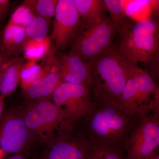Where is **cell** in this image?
<instances>
[{"label": "cell", "instance_id": "8", "mask_svg": "<svg viewBox=\"0 0 159 159\" xmlns=\"http://www.w3.org/2000/svg\"><path fill=\"white\" fill-rule=\"evenodd\" d=\"M159 115L140 119L124 144L126 159H145L159 146Z\"/></svg>", "mask_w": 159, "mask_h": 159}, {"label": "cell", "instance_id": "18", "mask_svg": "<svg viewBox=\"0 0 159 159\" xmlns=\"http://www.w3.org/2000/svg\"><path fill=\"white\" fill-rule=\"evenodd\" d=\"M51 44V37L48 36L41 41H28L24 45L23 57L27 61L37 62L46 57Z\"/></svg>", "mask_w": 159, "mask_h": 159}, {"label": "cell", "instance_id": "3", "mask_svg": "<svg viewBox=\"0 0 159 159\" xmlns=\"http://www.w3.org/2000/svg\"><path fill=\"white\" fill-rule=\"evenodd\" d=\"M120 103L139 120L151 114L159 115L158 85L147 70L134 66Z\"/></svg>", "mask_w": 159, "mask_h": 159}, {"label": "cell", "instance_id": "19", "mask_svg": "<svg viewBox=\"0 0 159 159\" xmlns=\"http://www.w3.org/2000/svg\"><path fill=\"white\" fill-rule=\"evenodd\" d=\"M43 71L42 64H38L34 61H27L22 70L20 80L23 92L39 79Z\"/></svg>", "mask_w": 159, "mask_h": 159}, {"label": "cell", "instance_id": "25", "mask_svg": "<svg viewBox=\"0 0 159 159\" xmlns=\"http://www.w3.org/2000/svg\"><path fill=\"white\" fill-rule=\"evenodd\" d=\"M87 159H103L91 145L90 152Z\"/></svg>", "mask_w": 159, "mask_h": 159}, {"label": "cell", "instance_id": "21", "mask_svg": "<svg viewBox=\"0 0 159 159\" xmlns=\"http://www.w3.org/2000/svg\"><path fill=\"white\" fill-rule=\"evenodd\" d=\"M34 10L36 16L44 19L51 23L54 18L58 0H26Z\"/></svg>", "mask_w": 159, "mask_h": 159}, {"label": "cell", "instance_id": "1", "mask_svg": "<svg viewBox=\"0 0 159 159\" xmlns=\"http://www.w3.org/2000/svg\"><path fill=\"white\" fill-rule=\"evenodd\" d=\"M94 104L84 118L83 136L92 145H106L124 151V144L139 121L121 103L102 93L95 94Z\"/></svg>", "mask_w": 159, "mask_h": 159}, {"label": "cell", "instance_id": "17", "mask_svg": "<svg viewBox=\"0 0 159 159\" xmlns=\"http://www.w3.org/2000/svg\"><path fill=\"white\" fill-rule=\"evenodd\" d=\"M103 2L110 14V17L116 26L118 33H122L131 27L134 23L129 20L125 13L123 1L104 0Z\"/></svg>", "mask_w": 159, "mask_h": 159}, {"label": "cell", "instance_id": "22", "mask_svg": "<svg viewBox=\"0 0 159 159\" xmlns=\"http://www.w3.org/2000/svg\"><path fill=\"white\" fill-rule=\"evenodd\" d=\"M35 16L34 10L25 0L16 9L8 22L26 28Z\"/></svg>", "mask_w": 159, "mask_h": 159}, {"label": "cell", "instance_id": "15", "mask_svg": "<svg viewBox=\"0 0 159 159\" xmlns=\"http://www.w3.org/2000/svg\"><path fill=\"white\" fill-rule=\"evenodd\" d=\"M74 2L81 21L80 32L89 30L107 17L105 13L107 9L103 1L74 0Z\"/></svg>", "mask_w": 159, "mask_h": 159}, {"label": "cell", "instance_id": "5", "mask_svg": "<svg viewBox=\"0 0 159 159\" xmlns=\"http://www.w3.org/2000/svg\"><path fill=\"white\" fill-rule=\"evenodd\" d=\"M119 34L117 46L133 64L147 63L158 51V24L152 18L136 21Z\"/></svg>", "mask_w": 159, "mask_h": 159}, {"label": "cell", "instance_id": "28", "mask_svg": "<svg viewBox=\"0 0 159 159\" xmlns=\"http://www.w3.org/2000/svg\"><path fill=\"white\" fill-rule=\"evenodd\" d=\"M4 98L0 96V119L2 115L3 108H4Z\"/></svg>", "mask_w": 159, "mask_h": 159}, {"label": "cell", "instance_id": "26", "mask_svg": "<svg viewBox=\"0 0 159 159\" xmlns=\"http://www.w3.org/2000/svg\"><path fill=\"white\" fill-rule=\"evenodd\" d=\"M8 159H27L24 154L21 152L14 154Z\"/></svg>", "mask_w": 159, "mask_h": 159}, {"label": "cell", "instance_id": "23", "mask_svg": "<svg viewBox=\"0 0 159 159\" xmlns=\"http://www.w3.org/2000/svg\"><path fill=\"white\" fill-rule=\"evenodd\" d=\"M92 145L103 159H126L123 152L117 148L106 145Z\"/></svg>", "mask_w": 159, "mask_h": 159}, {"label": "cell", "instance_id": "13", "mask_svg": "<svg viewBox=\"0 0 159 159\" xmlns=\"http://www.w3.org/2000/svg\"><path fill=\"white\" fill-rule=\"evenodd\" d=\"M56 58L61 82L82 84L92 88L93 82L92 63L86 62L71 52L60 53Z\"/></svg>", "mask_w": 159, "mask_h": 159}, {"label": "cell", "instance_id": "7", "mask_svg": "<svg viewBox=\"0 0 159 159\" xmlns=\"http://www.w3.org/2000/svg\"><path fill=\"white\" fill-rule=\"evenodd\" d=\"M117 33L116 26L107 16L91 29L81 31L72 44L70 52L86 62L92 63L110 48Z\"/></svg>", "mask_w": 159, "mask_h": 159}, {"label": "cell", "instance_id": "14", "mask_svg": "<svg viewBox=\"0 0 159 159\" xmlns=\"http://www.w3.org/2000/svg\"><path fill=\"white\" fill-rule=\"evenodd\" d=\"M27 61L20 56L9 57L0 69V96L5 99L17 88L23 67Z\"/></svg>", "mask_w": 159, "mask_h": 159}, {"label": "cell", "instance_id": "11", "mask_svg": "<svg viewBox=\"0 0 159 159\" xmlns=\"http://www.w3.org/2000/svg\"><path fill=\"white\" fill-rule=\"evenodd\" d=\"M56 53V50L51 45L48 54L43 59L41 77L23 92L24 97L28 101L52 100L54 91L61 83Z\"/></svg>", "mask_w": 159, "mask_h": 159}, {"label": "cell", "instance_id": "2", "mask_svg": "<svg viewBox=\"0 0 159 159\" xmlns=\"http://www.w3.org/2000/svg\"><path fill=\"white\" fill-rule=\"evenodd\" d=\"M92 63L94 94L102 93L120 103L122 92L135 65L114 43Z\"/></svg>", "mask_w": 159, "mask_h": 159}, {"label": "cell", "instance_id": "27", "mask_svg": "<svg viewBox=\"0 0 159 159\" xmlns=\"http://www.w3.org/2000/svg\"><path fill=\"white\" fill-rule=\"evenodd\" d=\"M145 159H159V155L157 150L155 151Z\"/></svg>", "mask_w": 159, "mask_h": 159}, {"label": "cell", "instance_id": "24", "mask_svg": "<svg viewBox=\"0 0 159 159\" xmlns=\"http://www.w3.org/2000/svg\"><path fill=\"white\" fill-rule=\"evenodd\" d=\"M2 42L1 31H0V69L4 62L9 58Z\"/></svg>", "mask_w": 159, "mask_h": 159}, {"label": "cell", "instance_id": "9", "mask_svg": "<svg viewBox=\"0 0 159 159\" xmlns=\"http://www.w3.org/2000/svg\"><path fill=\"white\" fill-rule=\"evenodd\" d=\"M80 30L81 21L74 0H58L51 37L56 52L73 44Z\"/></svg>", "mask_w": 159, "mask_h": 159}, {"label": "cell", "instance_id": "20", "mask_svg": "<svg viewBox=\"0 0 159 159\" xmlns=\"http://www.w3.org/2000/svg\"><path fill=\"white\" fill-rule=\"evenodd\" d=\"M50 25L44 19L35 16L25 28V43L28 41H41L45 39L48 37Z\"/></svg>", "mask_w": 159, "mask_h": 159}, {"label": "cell", "instance_id": "16", "mask_svg": "<svg viewBox=\"0 0 159 159\" xmlns=\"http://www.w3.org/2000/svg\"><path fill=\"white\" fill-rule=\"evenodd\" d=\"M2 42L9 57L20 56L25 43V28L8 22L1 31Z\"/></svg>", "mask_w": 159, "mask_h": 159}, {"label": "cell", "instance_id": "10", "mask_svg": "<svg viewBox=\"0 0 159 159\" xmlns=\"http://www.w3.org/2000/svg\"><path fill=\"white\" fill-rule=\"evenodd\" d=\"M31 140L22 111L13 110L3 117L0 123V148L6 153L21 152Z\"/></svg>", "mask_w": 159, "mask_h": 159}, {"label": "cell", "instance_id": "12", "mask_svg": "<svg viewBox=\"0 0 159 159\" xmlns=\"http://www.w3.org/2000/svg\"><path fill=\"white\" fill-rule=\"evenodd\" d=\"M45 145L40 159H87L91 148L82 134L76 136L73 131L65 133Z\"/></svg>", "mask_w": 159, "mask_h": 159}, {"label": "cell", "instance_id": "6", "mask_svg": "<svg viewBox=\"0 0 159 159\" xmlns=\"http://www.w3.org/2000/svg\"><path fill=\"white\" fill-rule=\"evenodd\" d=\"M90 92L86 86L63 82L54 91L52 102L70 130H73L76 122L84 119L92 110L94 101Z\"/></svg>", "mask_w": 159, "mask_h": 159}, {"label": "cell", "instance_id": "29", "mask_svg": "<svg viewBox=\"0 0 159 159\" xmlns=\"http://www.w3.org/2000/svg\"><path fill=\"white\" fill-rule=\"evenodd\" d=\"M6 16V14L3 12V11L0 9V22L2 20L3 18Z\"/></svg>", "mask_w": 159, "mask_h": 159}, {"label": "cell", "instance_id": "4", "mask_svg": "<svg viewBox=\"0 0 159 159\" xmlns=\"http://www.w3.org/2000/svg\"><path fill=\"white\" fill-rule=\"evenodd\" d=\"M31 140L48 144L61 134L71 131L66 127L52 100L28 101L22 110Z\"/></svg>", "mask_w": 159, "mask_h": 159}]
</instances>
